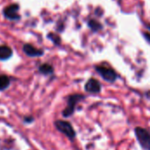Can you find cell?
<instances>
[{"label": "cell", "instance_id": "cell-1", "mask_svg": "<svg viewBox=\"0 0 150 150\" xmlns=\"http://www.w3.org/2000/svg\"><path fill=\"white\" fill-rule=\"evenodd\" d=\"M83 99H84V95H83L75 94V95H69L68 97V106H67V108L62 112L63 117L68 118V117L71 116L74 113V111H75L76 105L77 104V103H79Z\"/></svg>", "mask_w": 150, "mask_h": 150}, {"label": "cell", "instance_id": "cell-2", "mask_svg": "<svg viewBox=\"0 0 150 150\" xmlns=\"http://www.w3.org/2000/svg\"><path fill=\"white\" fill-rule=\"evenodd\" d=\"M96 72L106 81L108 82H114L117 78H118V74L117 72L107 66H104V65H98L95 67Z\"/></svg>", "mask_w": 150, "mask_h": 150}, {"label": "cell", "instance_id": "cell-3", "mask_svg": "<svg viewBox=\"0 0 150 150\" xmlns=\"http://www.w3.org/2000/svg\"><path fill=\"white\" fill-rule=\"evenodd\" d=\"M135 135L141 146L146 150L150 149V133L144 128H135Z\"/></svg>", "mask_w": 150, "mask_h": 150}, {"label": "cell", "instance_id": "cell-4", "mask_svg": "<svg viewBox=\"0 0 150 150\" xmlns=\"http://www.w3.org/2000/svg\"><path fill=\"white\" fill-rule=\"evenodd\" d=\"M56 128L62 132V133H64L67 137H69V139H74L75 136H76V133H75V130L74 128L72 127V126L67 122V121H63V120H57L55 123H54Z\"/></svg>", "mask_w": 150, "mask_h": 150}, {"label": "cell", "instance_id": "cell-5", "mask_svg": "<svg viewBox=\"0 0 150 150\" xmlns=\"http://www.w3.org/2000/svg\"><path fill=\"white\" fill-rule=\"evenodd\" d=\"M18 11H19V5L18 4H12L6 6L4 9L3 13L4 17L10 20H18L20 19Z\"/></svg>", "mask_w": 150, "mask_h": 150}, {"label": "cell", "instance_id": "cell-6", "mask_svg": "<svg viewBox=\"0 0 150 150\" xmlns=\"http://www.w3.org/2000/svg\"><path fill=\"white\" fill-rule=\"evenodd\" d=\"M84 89L88 93L91 94H98L101 91V84L100 82L93 78H91L85 84Z\"/></svg>", "mask_w": 150, "mask_h": 150}, {"label": "cell", "instance_id": "cell-7", "mask_svg": "<svg viewBox=\"0 0 150 150\" xmlns=\"http://www.w3.org/2000/svg\"><path fill=\"white\" fill-rule=\"evenodd\" d=\"M23 51L25 52V54L28 57H40L44 54L43 50L40 49H37L34 46H33L32 44L29 43H25L23 46Z\"/></svg>", "mask_w": 150, "mask_h": 150}, {"label": "cell", "instance_id": "cell-8", "mask_svg": "<svg viewBox=\"0 0 150 150\" xmlns=\"http://www.w3.org/2000/svg\"><path fill=\"white\" fill-rule=\"evenodd\" d=\"M13 52L12 50L6 45H1L0 46V60L4 61L11 57Z\"/></svg>", "mask_w": 150, "mask_h": 150}, {"label": "cell", "instance_id": "cell-9", "mask_svg": "<svg viewBox=\"0 0 150 150\" xmlns=\"http://www.w3.org/2000/svg\"><path fill=\"white\" fill-rule=\"evenodd\" d=\"M39 72L44 75H49L54 72V67L49 64H42L39 66Z\"/></svg>", "mask_w": 150, "mask_h": 150}, {"label": "cell", "instance_id": "cell-10", "mask_svg": "<svg viewBox=\"0 0 150 150\" xmlns=\"http://www.w3.org/2000/svg\"><path fill=\"white\" fill-rule=\"evenodd\" d=\"M11 80L10 78L7 75H0V91L6 89L10 86Z\"/></svg>", "mask_w": 150, "mask_h": 150}, {"label": "cell", "instance_id": "cell-11", "mask_svg": "<svg viewBox=\"0 0 150 150\" xmlns=\"http://www.w3.org/2000/svg\"><path fill=\"white\" fill-rule=\"evenodd\" d=\"M88 26L94 32H98V31H99L103 27L102 24H100L98 20H96L94 19H90L88 21Z\"/></svg>", "mask_w": 150, "mask_h": 150}, {"label": "cell", "instance_id": "cell-12", "mask_svg": "<svg viewBox=\"0 0 150 150\" xmlns=\"http://www.w3.org/2000/svg\"><path fill=\"white\" fill-rule=\"evenodd\" d=\"M47 38L50 39L56 45H59L61 43V38H60V36L57 35V34H54V33H49L47 34Z\"/></svg>", "mask_w": 150, "mask_h": 150}, {"label": "cell", "instance_id": "cell-13", "mask_svg": "<svg viewBox=\"0 0 150 150\" xmlns=\"http://www.w3.org/2000/svg\"><path fill=\"white\" fill-rule=\"evenodd\" d=\"M143 34H144L145 38H146V39H147V40H148V41H149V42H150V33H148V32H145V33H144Z\"/></svg>", "mask_w": 150, "mask_h": 150}, {"label": "cell", "instance_id": "cell-14", "mask_svg": "<svg viewBox=\"0 0 150 150\" xmlns=\"http://www.w3.org/2000/svg\"><path fill=\"white\" fill-rule=\"evenodd\" d=\"M32 121H33V118H32V117H26V118H25V122H27V123H30V122H32Z\"/></svg>", "mask_w": 150, "mask_h": 150}, {"label": "cell", "instance_id": "cell-15", "mask_svg": "<svg viewBox=\"0 0 150 150\" xmlns=\"http://www.w3.org/2000/svg\"><path fill=\"white\" fill-rule=\"evenodd\" d=\"M149 27V30H150V25H149V27Z\"/></svg>", "mask_w": 150, "mask_h": 150}, {"label": "cell", "instance_id": "cell-16", "mask_svg": "<svg viewBox=\"0 0 150 150\" xmlns=\"http://www.w3.org/2000/svg\"><path fill=\"white\" fill-rule=\"evenodd\" d=\"M149 150H150V149H149Z\"/></svg>", "mask_w": 150, "mask_h": 150}]
</instances>
